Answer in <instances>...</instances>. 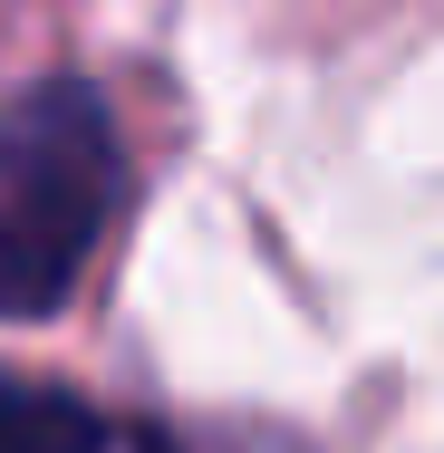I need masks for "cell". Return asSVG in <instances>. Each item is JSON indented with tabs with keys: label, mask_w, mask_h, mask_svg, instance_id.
<instances>
[{
	"label": "cell",
	"mask_w": 444,
	"mask_h": 453,
	"mask_svg": "<svg viewBox=\"0 0 444 453\" xmlns=\"http://www.w3.org/2000/svg\"><path fill=\"white\" fill-rule=\"evenodd\" d=\"M126 203V135L88 68L0 96V319H58Z\"/></svg>",
	"instance_id": "cell-1"
},
{
	"label": "cell",
	"mask_w": 444,
	"mask_h": 453,
	"mask_svg": "<svg viewBox=\"0 0 444 453\" xmlns=\"http://www.w3.org/2000/svg\"><path fill=\"white\" fill-rule=\"evenodd\" d=\"M0 453H213L155 425V415H116L58 376H10L0 366Z\"/></svg>",
	"instance_id": "cell-2"
}]
</instances>
